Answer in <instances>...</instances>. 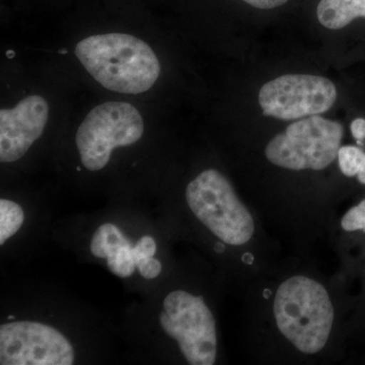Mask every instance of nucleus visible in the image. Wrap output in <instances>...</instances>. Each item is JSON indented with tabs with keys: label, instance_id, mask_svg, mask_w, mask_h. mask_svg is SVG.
Returning a JSON list of instances; mask_svg holds the SVG:
<instances>
[{
	"label": "nucleus",
	"instance_id": "f257e3e1",
	"mask_svg": "<svg viewBox=\"0 0 365 365\" xmlns=\"http://www.w3.org/2000/svg\"><path fill=\"white\" fill-rule=\"evenodd\" d=\"M76 55L86 71L107 90L138 95L160 74L157 55L144 41L128 34H104L78 43Z\"/></svg>",
	"mask_w": 365,
	"mask_h": 365
},
{
	"label": "nucleus",
	"instance_id": "f03ea898",
	"mask_svg": "<svg viewBox=\"0 0 365 365\" xmlns=\"http://www.w3.org/2000/svg\"><path fill=\"white\" fill-rule=\"evenodd\" d=\"M282 335L300 352L314 354L325 347L334 322V309L326 288L304 276L285 280L273 306Z\"/></svg>",
	"mask_w": 365,
	"mask_h": 365
},
{
	"label": "nucleus",
	"instance_id": "7ed1b4c3",
	"mask_svg": "<svg viewBox=\"0 0 365 365\" xmlns=\"http://www.w3.org/2000/svg\"><path fill=\"white\" fill-rule=\"evenodd\" d=\"M186 200L196 217L225 244L242 246L253 237L251 213L218 170H204L190 182Z\"/></svg>",
	"mask_w": 365,
	"mask_h": 365
},
{
	"label": "nucleus",
	"instance_id": "20e7f679",
	"mask_svg": "<svg viewBox=\"0 0 365 365\" xmlns=\"http://www.w3.org/2000/svg\"><path fill=\"white\" fill-rule=\"evenodd\" d=\"M344 128L319 115L297 120L274 136L265 148L273 165L292 170H322L338 158Z\"/></svg>",
	"mask_w": 365,
	"mask_h": 365
},
{
	"label": "nucleus",
	"instance_id": "39448f33",
	"mask_svg": "<svg viewBox=\"0 0 365 365\" xmlns=\"http://www.w3.org/2000/svg\"><path fill=\"white\" fill-rule=\"evenodd\" d=\"M140 113L134 106L124 102H107L93 108L76 132V146L86 170L104 169L112 151L128 146L143 135Z\"/></svg>",
	"mask_w": 365,
	"mask_h": 365
},
{
	"label": "nucleus",
	"instance_id": "423d86ee",
	"mask_svg": "<svg viewBox=\"0 0 365 365\" xmlns=\"http://www.w3.org/2000/svg\"><path fill=\"white\" fill-rule=\"evenodd\" d=\"M160 324L177 341L185 359L191 365L215 364L217 351L215 319L202 297L175 290L163 300Z\"/></svg>",
	"mask_w": 365,
	"mask_h": 365
},
{
	"label": "nucleus",
	"instance_id": "0eeeda50",
	"mask_svg": "<svg viewBox=\"0 0 365 365\" xmlns=\"http://www.w3.org/2000/svg\"><path fill=\"white\" fill-rule=\"evenodd\" d=\"M330 79L313 74H284L259 91L258 102L265 116L284 121L324 114L337 100Z\"/></svg>",
	"mask_w": 365,
	"mask_h": 365
},
{
	"label": "nucleus",
	"instance_id": "6e6552de",
	"mask_svg": "<svg viewBox=\"0 0 365 365\" xmlns=\"http://www.w3.org/2000/svg\"><path fill=\"white\" fill-rule=\"evenodd\" d=\"M73 347L52 327L36 322H11L0 327V364L72 365Z\"/></svg>",
	"mask_w": 365,
	"mask_h": 365
},
{
	"label": "nucleus",
	"instance_id": "1a4fd4ad",
	"mask_svg": "<svg viewBox=\"0 0 365 365\" xmlns=\"http://www.w3.org/2000/svg\"><path fill=\"white\" fill-rule=\"evenodd\" d=\"M49 116V106L41 96L21 100L11 109L0 111V162L14 163L28 153L42 136Z\"/></svg>",
	"mask_w": 365,
	"mask_h": 365
},
{
	"label": "nucleus",
	"instance_id": "9d476101",
	"mask_svg": "<svg viewBox=\"0 0 365 365\" xmlns=\"http://www.w3.org/2000/svg\"><path fill=\"white\" fill-rule=\"evenodd\" d=\"M314 14L324 28L342 30L352 21L365 19V0H318Z\"/></svg>",
	"mask_w": 365,
	"mask_h": 365
},
{
	"label": "nucleus",
	"instance_id": "9b49d317",
	"mask_svg": "<svg viewBox=\"0 0 365 365\" xmlns=\"http://www.w3.org/2000/svg\"><path fill=\"white\" fill-rule=\"evenodd\" d=\"M129 244L131 242L124 237L116 225L105 223L96 230L91 242V251L97 258L107 259L116 253L118 250Z\"/></svg>",
	"mask_w": 365,
	"mask_h": 365
},
{
	"label": "nucleus",
	"instance_id": "f8f14e48",
	"mask_svg": "<svg viewBox=\"0 0 365 365\" xmlns=\"http://www.w3.org/2000/svg\"><path fill=\"white\" fill-rule=\"evenodd\" d=\"M25 215L21 206L14 201L0 200V245L19 232L23 225Z\"/></svg>",
	"mask_w": 365,
	"mask_h": 365
},
{
	"label": "nucleus",
	"instance_id": "ddd939ff",
	"mask_svg": "<svg viewBox=\"0 0 365 365\" xmlns=\"http://www.w3.org/2000/svg\"><path fill=\"white\" fill-rule=\"evenodd\" d=\"M108 267L119 277H130L136 267L134 246L132 244L122 247L116 253L108 257Z\"/></svg>",
	"mask_w": 365,
	"mask_h": 365
},
{
	"label": "nucleus",
	"instance_id": "4468645a",
	"mask_svg": "<svg viewBox=\"0 0 365 365\" xmlns=\"http://www.w3.org/2000/svg\"><path fill=\"white\" fill-rule=\"evenodd\" d=\"M365 153L354 145L341 146L338 153V163L341 172L346 177H354L359 174Z\"/></svg>",
	"mask_w": 365,
	"mask_h": 365
},
{
	"label": "nucleus",
	"instance_id": "2eb2a0df",
	"mask_svg": "<svg viewBox=\"0 0 365 365\" xmlns=\"http://www.w3.org/2000/svg\"><path fill=\"white\" fill-rule=\"evenodd\" d=\"M341 227L346 232H365V199L346 212L341 220Z\"/></svg>",
	"mask_w": 365,
	"mask_h": 365
},
{
	"label": "nucleus",
	"instance_id": "dca6fc26",
	"mask_svg": "<svg viewBox=\"0 0 365 365\" xmlns=\"http://www.w3.org/2000/svg\"><path fill=\"white\" fill-rule=\"evenodd\" d=\"M136 267L145 279H155L162 272V264L153 257L139 259L136 262Z\"/></svg>",
	"mask_w": 365,
	"mask_h": 365
},
{
	"label": "nucleus",
	"instance_id": "f3484780",
	"mask_svg": "<svg viewBox=\"0 0 365 365\" xmlns=\"http://www.w3.org/2000/svg\"><path fill=\"white\" fill-rule=\"evenodd\" d=\"M241 4L259 11H273L292 4V0H239Z\"/></svg>",
	"mask_w": 365,
	"mask_h": 365
},
{
	"label": "nucleus",
	"instance_id": "a211bd4d",
	"mask_svg": "<svg viewBox=\"0 0 365 365\" xmlns=\"http://www.w3.org/2000/svg\"><path fill=\"white\" fill-rule=\"evenodd\" d=\"M155 252H157V242L150 235L141 237L134 246L136 262L141 258L155 256Z\"/></svg>",
	"mask_w": 365,
	"mask_h": 365
},
{
	"label": "nucleus",
	"instance_id": "6ab92c4d",
	"mask_svg": "<svg viewBox=\"0 0 365 365\" xmlns=\"http://www.w3.org/2000/svg\"><path fill=\"white\" fill-rule=\"evenodd\" d=\"M350 130L353 137L356 139L359 145H364V140L365 139V119L364 118H356L353 120Z\"/></svg>",
	"mask_w": 365,
	"mask_h": 365
},
{
	"label": "nucleus",
	"instance_id": "aec40b11",
	"mask_svg": "<svg viewBox=\"0 0 365 365\" xmlns=\"http://www.w3.org/2000/svg\"><path fill=\"white\" fill-rule=\"evenodd\" d=\"M357 179H359V181L361 182V184L365 185V155L359 174H357Z\"/></svg>",
	"mask_w": 365,
	"mask_h": 365
},
{
	"label": "nucleus",
	"instance_id": "412c9836",
	"mask_svg": "<svg viewBox=\"0 0 365 365\" xmlns=\"http://www.w3.org/2000/svg\"><path fill=\"white\" fill-rule=\"evenodd\" d=\"M254 261V257L253 255L251 254H245L244 256H242V262L246 264H252Z\"/></svg>",
	"mask_w": 365,
	"mask_h": 365
},
{
	"label": "nucleus",
	"instance_id": "4be33fe9",
	"mask_svg": "<svg viewBox=\"0 0 365 365\" xmlns=\"http://www.w3.org/2000/svg\"><path fill=\"white\" fill-rule=\"evenodd\" d=\"M225 251V245H223V242H217V244L215 245V252L218 254H222L223 252Z\"/></svg>",
	"mask_w": 365,
	"mask_h": 365
},
{
	"label": "nucleus",
	"instance_id": "5701e85b",
	"mask_svg": "<svg viewBox=\"0 0 365 365\" xmlns=\"http://www.w3.org/2000/svg\"><path fill=\"white\" fill-rule=\"evenodd\" d=\"M14 55H16V53H14L13 50H9V51L6 52V56L9 57V58H13Z\"/></svg>",
	"mask_w": 365,
	"mask_h": 365
},
{
	"label": "nucleus",
	"instance_id": "b1692460",
	"mask_svg": "<svg viewBox=\"0 0 365 365\" xmlns=\"http://www.w3.org/2000/svg\"><path fill=\"white\" fill-rule=\"evenodd\" d=\"M270 294H271L270 290H265V292H264V295H265L266 299H269V297H270Z\"/></svg>",
	"mask_w": 365,
	"mask_h": 365
},
{
	"label": "nucleus",
	"instance_id": "393cba45",
	"mask_svg": "<svg viewBox=\"0 0 365 365\" xmlns=\"http://www.w3.org/2000/svg\"><path fill=\"white\" fill-rule=\"evenodd\" d=\"M7 319H9V321H14V319H16V317L9 316V317H7Z\"/></svg>",
	"mask_w": 365,
	"mask_h": 365
},
{
	"label": "nucleus",
	"instance_id": "a878e982",
	"mask_svg": "<svg viewBox=\"0 0 365 365\" xmlns=\"http://www.w3.org/2000/svg\"><path fill=\"white\" fill-rule=\"evenodd\" d=\"M60 53H62V54H66V50L63 49V50H62V51H60Z\"/></svg>",
	"mask_w": 365,
	"mask_h": 365
}]
</instances>
